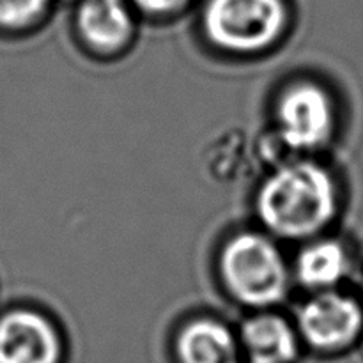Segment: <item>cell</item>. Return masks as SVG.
Segmentation results:
<instances>
[{
	"label": "cell",
	"instance_id": "obj_1",
	"mask_svg": "<svg viewBox=\"0 0 363 363\" xmlns=\"http://www.w3.org/2000/svg\"><path fill=\"white\" fill-rule=\"evenodd\" d=\"M339 190L332 172L312 160L279 163L255 194V213L266 233L280 240H314L333 222Z\"/></svg>",
	"mask_w": 363,
	"mask_h": 363
},
{
	"label": "cell",
	"instance_id": "obj_2",
	"mask_svg": "<svg viewBox=\"0 0 363 363\" xmlns=\"http://www.w3.org/2000/svg\"><path fill=\"white\" fill-rule=\"evenodd\" d=\"M218 273L227 293L243 307L269 308L289 293L291 268L275 241L262 233L230 236L220 250Z\"/></svg>",
	"mask_w": 363,
	"mask_h": 363
},
{
	"label": "cell",
	"instance_id": "obj_3",
	"mask_svg": "<svg viewBox=\"0 0 363 363\" xmlns=\"http://www.w3.org/2000/svg\"><path fill=\"white\" fill-rule=\"evenodd\" d=\"M287 27L284 0H208L202 30L211 45L230 53L272 48Z\"/></svg>",
	"mask_w": 363,
	"mask_h": 363
},
{
	"label": "cell",
	"instance_id": "obj_4",
	"mask_svg": "<svg viewBox=\"0 0 363 363\" xmlns=\"http://www.w3.org/2000/svg\"><path fill=\"white\" fill-rule=\"evenodd\" d=\"M335 105L323 85L296 80L287 85L275 103V137L286 151L321 149L335 133Z\"/></svg>",
	"mask_w": 363,
	"mask_h": 363
},
{
	"label": "cell",
	"instance_id": "obj_5",
	"mask_svg": "<svg viewBox=\"0 0 363 363\" xmlns=\"http://www.w3.org/2000/svg\"><path fill=\"white\" fill-rule=\"evenodd\" d=\"M301 342L323 353H337L353 346L363 330V308L350 294L337 289L312 293L296 312Z\"/></svg>",
	"mask_w": 363,
	"mask_h": 363
},
{
	"label": "cell",
	"instance_id": "obj_6",
	"mask_svg": "<svg viewBox=\"0 0 363 363\" xmlns=\"http://www.w3.org/2000/svg\"><path fill=\"white\" fill-rule=\"evenodd\" d=\"M62 339L41 312L13 308L0 315V363H60Z\"/></svg>",
	"mask_w": 363,
	"mask_h": 363
},
{
	"label": "cell",
	"instance_id": "obj_7",
	"mask_svg": "<svg viewBox=\"0 0 363 363\" xmlns=\"http://www.w3.org/2000/svg\"><path fill=\"white\" fill-rule=\"evenodd\" d=\"M74 25L82 41L98 53H117L135 34V20L126 0H80Z\"/></svg>",
	"mask_w": 363,
	"mask_h": 363
},
{
	"label": "cell",
	"instance_id": "obj_8",
	"mask_svg": "<svg viewBox=\"0 0 363 363\" xmlns=\"http://www.w3.org/2000/svg\"><path fill=\"white\" fill-rule=\"evenodd\" d=\"M238 340L250 363H294L300 354L301 339L296 326L273 312L248 318L241 325Z\"/></svg>",
	"mask_w": 363,
	"mask_h": 363
},
{
	"label": "cell",
	"instance_id": "obj_9",
	"mask_svg": "<svg viewBox=\"0 0 363 363\" xmlns=\"http://www.w3.org/2000/svg\"><path fill=\"white\" fill-rule=\"evenodd\" d=\"M240 340L229 326L213 318L188 321L176 337L179 363H240Z\"/></svg>",
	"mask_w": 363,
	"mask_h": 363
},
{
	"label": "cell",
	"instance_id": "obj_10",
	"mask_svg": "<svg viewBox=\"0 0 363 363\" xmlns=\"http://www.w3.org/2000/svg\"><path fill=\"white\" fill-rule=\"evenodd\" d=\"M351 259L335 240H312L298 252L291 273L311 293L332 291L350 275Z\"/></svg>",
	"mask_w": 363,
	"mask_h": 363
},
{
	"label": "cell",
	"instance_id": "obj_11",
	"mask_svg": "<svg viewBox=\"0 0 363 363\" xmlns=\"http://www.w3.org/2000/svg\"><path fill=\"white\" fill-rule=\"evenodd\" d=\"M52 0H0V27L7 30H21L38 23Z\"/></svg>",
	"mask_w": 363,
	"mask_h": 363
},
{
	"label": "cell",
	"instance_id": "obj_12",
	"mask_svg": "<svg viewBox=\"0 0 363 363\" xmlns=\"http://www.w3.org/2000/svg\"><path fill=\"white\" fill-rule=\"evenodd\" d=\"M131 2L152 16H167L183 9L190 0H131Z\"/></svg>",
	"mask_w": 363,
	"mask_h": 363
},
{
	"label": "cell",
	"instance_id": "obj_13",
	"mask_svg": "<svg viewBox=\"0 0 363 363\" xmlns=\"http://www.w3.org/2000/svg\"><path fill=\"white\" fill-rule=\"evenodd\" d=\"M248 363H250V362H248Z\"/></svg>",
	"mask_w": 363,
	"mask_h": 363
}]
</instances>
